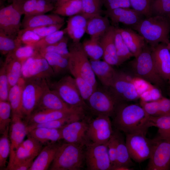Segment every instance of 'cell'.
Instances as JSON below:
<instances>
[{
	"instance_id": "cell-1",
	"label": "cell",
	"mask_w": 170,
	"mask_h": 170,
	"mask_svg": "<svg viewBox=\"0 0 170 170\" xmlns=\"http://www.w3.org/2000/svg\"><path fill=\"white\" fill-rule=\"evenodd\" d=\"M122 102L118 105L113 116L116 129L125 134L135 132L146 133L150 127V116L139 104Z\"/></svg>"
},
{
	"instance_id": "cell-2",
	"label": "cell",
	"mask_w": 170,
	"mask_h": 170,
	"mask_svg": "<svg viewBox=\"0 0 170 170\" xmlns=\"http://www.w3.org/2000/svg\"><path fill=\"white\" fill-rule=\"evenodd\" d=\"M132 29L141 35L151 47L160 43L168 45L170 42V20L165 17H145Z\"/></svg>"
},
{
	"instance_id": "cell-3",
	"label": "cell",
	"mask_w": 170,
	"mask_h": 170,
	"mask_svg": "<svg viewBox=\"0 0 170 170\" xmlns=\"http://www.w3.org/2000/svg\"><path fill=\"white\" fill-rule=\"evenodd\" d=\"M151 51V47L147 44L139 55L128 62L126 70L124 71L146 80L161 90L164 88L165 81L156 70Z\"/></svg>"
},
{
	"instance_id": "cell-4",
	"label": "cell",
	"mask_w": 170,
	"mask_h": 170,
	"mask_svg": "<svg viewBox=\"0 0 170 170\" xmlns=\"http://www.w3.org/2000/svg\"><path fill=\"white\" fill-rule=\"evenodd\" d=\"M84 146L66 142L60 144L50 170H79L85 163Z\"/></svg>"
},
{
	"instance_id": "cell-5",
	"label": "cell",
	"mask_w": 170,
	"mask_h": 170,
	"mask_svg": "<svg viewBox=\"0 0 170 170\" xmlns=\"http://www.w3.org/2000/svg\"><path fill=\"white\" fill-rule=\"evenodd\" d=\"M68 48L70 53L69 71L74 78L81 77L97 88L98 85L96 76L82 43L73 42L68 47Z\"/></svg>"
},
{
	"instance_id": "cell-6",
	"label": "cell",
	"mask_w": 170,
	"mask_h": 170,
	"mask_svg": "<svg viewBox=\"0 0 170 170\" xmlns=\"http://www.w3.org/2000/svg\"><path fill=\"white\" fill-rule=\"evenodd\" d=\"M48 85V80L45 79H24L21 107V114L24 119L35 110L44 91Z\"/></svg>"
},
{
	"instance_id": "cell-7",
	"label": "cell",
	"mask_w": 170,
	"mask_h": 170,
	"mask_svg": "<svg viewBox=\"0 0 170 170\" xmlns=\"http://www.w3.org/2000/svg\"><path fill=\"white\" fill-rule=\"evenodd\" d=\"M88 110L97 116H113L120 102L109 87H97L86 102Z\"/></svg>"
},
{
	"instance_id": "cell-8",
	"label": "cell",
	"mask_w": 170,
	"mask_h": 170,
	"mask_svg": "<svg viewBox=\"0 0 170 170\" xmlns=\"http://www.w3.org/2000/svg\"><path fill=\"white\" fill-rule=\"evenodd\" d=\"M48 84L50 88L54 90L69 105L88 110L86 103L81 96L75 79L73 76L66 75L59 81Z\"/></svg>"
},
{
	"instance_id": "cell-9",
	"label": "cell",
	"mask_w": 170,
	"mask_h": 170,
	"mask_svg": "<svg viewBox=\"0 0 170 170\" xmlns=\"http://www.w3.org/2000/svg\"><path fill=\"white\" fill-rule=\"evenodd\" d=\"M146 134L141 132L126 134L125 142L131 158L138 163L150 158L155 144V139L147 138Z\"/></svg>"
},
{
	"instance_id": "cell-10",
	"label": "cell",
	"mask_w": 170,
	"mask_h": 170,
	"mask_svg": "<svg viewBox=\"0 0 170 170\" xmlns=\"http://www.w3.org/2000/svg\"><path fill=\"white\" fill-rule=\"evenodd\" d=\"M20 2L12 3L0 10V31L7 35L16 38L21 27L22 14Z\"/></svg>"
},
{
	"instance_id": "cell-11",
	"label": "cell",
	"mask_w": 170,
	"mask_h": 170,
	"mask_svg": "<svg viewBox=\"0 0 170 170\" xmlns=\"http://www.w3.org/2000/svg\"><path fill=\"white\" fill-rule=\"evenodd\" d=\"M85 146V163L88 170H111L107 143L100 144L90 142Z\"/></svg>"
},
{
	"instance_id": "cell-12",
	"label": "cell",
	"mask_w": 170,
	"mask_h": 170,
	"mask_svg": "<svg viewBox=\"0 0 170 170\" xmlns=\"http://www.w3.org/2000/svg\"><path fill=\"white\" fill-rule=\"evenodd\" d=\"M54 75L47 60L38 51L22 64L21 77L24 79L42 78L48 80Z\"/></svg>"
},
{
	"instance_id": "cell-13",
	"label": "cell",
	"mask_w": 170,
	"mask_h": 170,
	"mask_svg": "<svg viewBox=\"0 0 170 170\" xmlns=\"http://www.w3.org/2000/svg\"><path fill=\"white\" fill-rule=\"evenodd\" d=\"M110 117L98 115L89 122L87 134L90 142L101 144L108 141L114 132Z\"/></svg>"
},
{
	"instance_id": "cell-14",
	"label": "cell",
	"mask_w": 170,
	"mask_h": 170,
	"mask_svg": "<svg viewBox=\"0 0 170 170\" xmlns=\"http://www.w3.org/2000/svg\"><path fill=\"white\" fill-rule=\"evenodd\" d=\"M146 169L168 170L170 168V138L158 136Z\"/></svg>"
},
{
	"instance_id": "cell-15",
	"label": "cell",
	"mask_w": 170,
	"mask_h": 170,
	"mask_svg": "<svg viewBox=\"0 0 170 170\" xmlns=\"http://www.w3.org/2000/svg\"><path fill=\"white\" fill-rule=\"evenodd\" d=\"M28 133L27 126L23 118L18 115H12L8 133L10 152L6 170L11 165L18 148Z\"/></svg>"
},
{
	"instance_id": "cell-16",
	"label": "cell",
	"mask_w": 170,
	"mask_h": 170,
	"mask_svg": "<svg viewBox=\"0 0 170 170\" xmlns=\"http://www.w3.org/2000/svg\"><path fill=\"white\" fill-rule=\"evenodd\" d=\"M88 123L83 119L66 124L60 128L62 139L66 142L85 146L90 143L87 134Z\"/></svg>"
},
{
	"instance_id": "cell-17",
	"label": "cell",
	"mask_w": 170,
	"mask_h": 170,
	"mask_svg": "<svg viewBox=\"0 0 170 170\" xmlns=\"http://www.w3.org/2000/svg\"><path fill=\"white\" fill-rule=\"evenodd\" d=\"M111 91L120 102H130L140 99L135 86L131 82L123 77L118 73L110 87Z\"/></svg>"
},
{
	"instance_id": "cell-18",
	"label": "cell",
	"mask_w": 170,
	"mask_h": 170,
	"mask_svg": "<svg viewBox=\"0 0 170 170\" xmlns=\"http://www.w3.org/2000/svg\"><path fill=\"white\" fill-rule=\"evenodd\" d=\"M27 136L18 148L11 166L7 170H11L16 165L22 162L34 159L43 148V144L34 138Z\"/></svg>"
},
{
	"instance_id": "cell-19",
	"label": "cell",
	"mask_w": 170,
	"mask_h": 170,
	"mask_svg": "<svg viewBox=\"0 0 170 170\" xmlns=\"http://www.w3.org/2000/svg\"><path fill=\"white\" fill-rule=\"evenodd\" d=\"M151 54L157 72L166 82L170 76V52L167 45L160 43L151 47Z\"/></svg>"
},
{
	"instance_id": "cell-20",
	"label": "cell",
	"mask_w": 170,
	"mask_h": 170,
	"mask_svg": "<svg viewBox=\"0 0 170 170\" xmlns=\"http://www.w3.org/2000/svg\"><path fill=\"white\" fill-rule=\"evenodd\" d=\"M82 107L66 110H43L35 111L24 119L27 125L40 124L63 118L73 114L85 112Z\"/></svg>"
},
{
	"instance_id": "cell-21",
	"label": "cell",
	"mask_w": 170,
	"mask_h": 170,
	"mask_svg": "<svg viewBox=\"0 0 170 170\" xmlns=\"http://www.w3.org/2000/svg\"><path fill=\"white\" fill-rule=\"evenodd\" d=\"M104 13L113 23H122L131 27V28L145 17L131 8L106 9L104 11Z\"/></svg>"
},
{
	"instance_id": "cell-22",
	"label": "cell",
	"mask_w": 170,
	"mask_h": 170,
	"mask_svg": "<svg viewBox=\"0 0 170 170\" xmlns=\"http://www.w3.org/2000/svg\"><path fill=\"white\" fill-rule=\"evenodd\" d=\"M76 108L65 103L58 93L48 85L44 91L34 111L43 110H66Z\"/></svg>"
},
{
	"instance_id": "cell-23",
	"label": "cell",
	"mask_w": 170,
	"mask_h": 170,
	"mask_svg": "<svg viewBox=\"0 0 170 170\" xmlns=\"http://www.w3.org/2000/svg\"><path fill=\"white\" fill-rule=\"evenodd\" d=\"M115 28L111 25L99 41L103 52V60L112 66H118L115 42Z\"/></svg>"
},
{
	"instance_id": "cell-24",
	"label": "cell",
	"mask_w": 170,
	"mask_h": 170,
	"mask_svg": "<svg viewBox=\"0 0 170 170\" xmlns=\"http://www.w3.org/2000/svg\"><path fill=\"white\" fill-rule=\"evenodd\" d=\"M65 22L64 18L54 13L24 15L21 22V27L23 28H30Z\"/></svg>"
},
{
	"instance_id": "cell-25",
	"label": "cell",
	"mask_w": 170,
	"mask_h": 170,
	"mask_svg": "<svg viewBox=\"0 0 170 170\" xmlns=\"http://www.w3.org/2000/svg\"><path fill=\"white\" fill-rule=\"evenodd\" d=\"M90 61L92 70L102 85L110 87L116 75L117 71L104 60Z\"/></svg>"
},
{
	"instance_id": "cell-26",
	"label": "cell",
	"mask_w": 170,
	"mask_h": 170,
	"mask_svg": "<svg viewBox=\"0 0 170 170\" xmlns=\"http://www.w3.org/2000/svg\"><path fill=\"white\" fill-rule=\"evenodd\" d=\"M117 28L134 57H137L147 44L144 38L132 28Z\"/></svg>"
},
{
	"instance_id": "cell-27",
	"label": "cell",
	"mask_w": 170,
	"mask_h": 170,
	"mask_svg": "<svg viewBox=\"0 0 170 170\" xmlns=\"http://www.w3.org/2000/svg\"><path fill=\"white\" fill-rule=\"evenodd\" d=\"M52 143L44 147L36 158L29 170H46L53 161L59 144Z\"/></svg>"
},
{
	"instance_id": "cell-28",
	"label": "cell",
	"mask_w": 170,
	"mask_h": 170,
	"mask_svg": "<svg viewBox=\"0 0 170 170\" xmlns=\"http://www.w3.org/2000/svg\"><path fill=\"white\" fill-rule=\"evenodd\" d=\"M87 20L81 14H77L68 19L65 29L74 42H79L86 32Z\"/></svg>"
},
{
	"instance_id": "cell-29",
	"label": "cell",
	"mask_w": 170,
	"mask_h": 170,
	"mask_svg": "<svg viewBox=\"0 0 170 170\" xmlns=\"http://www.w3.org/2000/svg\"><path fill=\"white\" fill-rule=\"evenodd\" d=\"M111 26L107 16L99 15L87 20L86 32L90 37L100 39Z\"/></svg>"
},
{
	"instance_id": "cell-30",
	"label": "cell",
	"mask_w": 170,
	"mask_h": 170,
	"mask_svg": "<svg viewBox=\"0 0 170 170\" xmlns=\"http://www.w3.org/2000/svg\"><path fill=\"white\" fill-rule=\"evenodd\" d=\"M27 135L34 138L43 144L55 143L62 139L60 128H36L29 131Z\"/></svg>"
},
{
	"instance_id": "cell-31",
	"label": "cell",
	"mask_w": 170,
	"mask_h": 170,
	"mask_svg": "<svg viewBox=\"0 0 170 170\" xmlns=\"http://www.w3.org/2000/svg\"><path fill=\"white\" fill-rule=\"evenodd\" d=\"M38 53L47 60L54 75L63 74L69 71L68 58L54 53Z\"/></svg>"
},
{
	"instance_id": "cell-32",
	"label": "cell",
	"mask_w": 170,
	"mask_h": 170,
	"mask_svg": "<svg viewBox=\"0 0 170 170\" xmlns=\"http://www.w3.org/2000/svg\"><path fill=\"white\" fill-rule=\"evenodd\" d=\"M117 130V131L114 132L116 146V162L115 165L112 167L119 166L130 167L133 165V162L127 147L125 140L118 132L119 131Z\"/></svg>"
},
{
	"instance_id": "cell-33",
	"label": "cell",
	"mask_w": 170,
	"mask_h": 170,
	"mask_svg": "<svg viewBox=\"0 0 170 170\" xmlns=\"http://www.w3.org/2000/svg\"><path fill=\"white\" fill-rule=\"evenodd\" d=\"M9 88L17 84L21 76L22 64L18 60L7 55L4 62Z\"/></svg>"
},
{
	"instance_id": "cell-34",
	"label": "cell",
	"mask_w": 170,
	"mask_h": 170,
	"mask_svg": "<svg viewBox=\"0 0 170 170\" xmlns=\"http://www.w3.org/2000/svg\"><path fill=\"white\" fill-rule=\"evenodd\" d=\"M84 113H76L63 118L45 123L27 125L28 132L31 130L36 128L60 129L67 124L83 119Z\"/></svg>"
},
{
	"instance_id": "cell-35",
	"label": "cell",
	"mask_w": 170,
	"mask_h": 170,
	"mask_svg": "<svg viewBox=\"0 0 170 170\" xmlns=\"http://www.w3.org/2000/svg\"><path fill=\"white\" fill-rule=\"evenodd\" d=\"M24 81V79L21 77L17 84L10 87L8 97V101L12 109V115H17L22 117L21 112V95Z\"/></svg>"
},
{
	"instance_id": "cell-36",
	"label": "cell",
	"mask_w": 170,
	"mask_h": 170,
	"mask_svg": "<svg viewBox=\"0 0 170 170\" xmlns=\"http://www.w3.org/2000/svg\"><path fill=\"white\" fill-rule=\"evenodd\" d=\"M82 44L84 51L90 60H97L103 58V52L99 39L90 37L84 40Z\"/></svg>"
},
{
	"instance_id": "cell-37",
	"label": "cell",
	"mask_w": 170,
	"mask_h": 170,
	"mask_svg": "<svg viewBox=\"0 0 170 170\" xmlns=\"http://www.w3.org/2000/svg\"><path fill=\"white\" fill-rule=\"evenodd\" d=\"M150 127L157 128L158 137L170 138V114L159 116H150Z\"/></svg>"
},
{
	"instance_id": "cell-38",
	"label": "cell",
	"mask_w": 170,
	"mask_h": 170,
	"mask_svg": "<svg viewBox=\"0 0 170 170\" xmlns=\"http://www.w3.org/2000/svg\"><path fill=\"white\" fill-rule=\"evenodd\" d=\"M81 0H71L55 7L53 13L61 16H72L81 13Z\"/></svg>"
},
{
	"instance_id": "cell-39",
	"label": "cell",
	"mask_w": 170,
	"mask_h": 170,
	"mask_svg": "<svg viewBox=\"0 0 170 170\" xmlns=\"http://www.w3.org/2000/svg\"><path fill=\"white\" fill-rule=\"evenodd\" d=\"M82 8L80 14L87 20L101 15L103 0H81Z\"/></svg>"
},
{
	"instance_id": "cell-40",
	"label": "cell",
	"mask_w": 170,
	"mask_h": 170,
	"mask_svg": "<svg viewBox=\"0 0 170 170\" xmlns=\"http://www.w3.org/2000/svg\"><path fill=\"white\" fill-rule=\"evenodd\" d=\"M115 42L119 66L134 56L124 42L117 27L115 28Z\"/></svg>"
},
{
	"instance_id": "cell-41",
	"label": "cell",
	"mask_w": 170,
	"mask_h": 170,
	"mask_svg": "<svg viewBox=\"0 0 170 170\" xmlns=\"http://www.w3.org/2000/svg\"><path fill=\"white\" fill-rule=\"evenodd\" d=\"M12 111L8 101H0V133L9 132Z\"/></svg>"
},
{
	"instance_id": "cell-42",
	"label": "cell",
	"mask_w": 170,
	"mask_h": 170,
	"mask_svg": "<svg viewBox=\"0 0 170 170\" xmlns=\"http://www.w3.org/2000/svg\"><path fill=\"white\" fill-rule=\"evenodd\" d=\"M22 45L16 38H13L0 31V52L7 55Z\"/></svg>"
},
{
	"instance_id": "cell-43",
	"label": "cell",
	"mask_w": 170,
	"mask_h": 170,
	"mask_svg": "<svg viewBox=\"0 0 170 170\" xmlns=\"http://www.w3.org/2000/svg\"><path fill=\"white\" fill-rule=\"evenodd\" d=\"M68 38L64 36L59 41L49 45L42 48L37 51L39 52H53L69 58L70 53L68 45Z\"/></svg>"
},
{
	"instance_id": "cell-44",
	"label": "cell",
	"mask_w": 170,
	"mask_h": 170,
	"mask_svg": "<svg viewBox=\"0 0 170 170\" xmlns=\"http://www.w3.org/2000/svg\"><path fill=\"white\" fill-rule=\"evenodd\" d=\"M151 15L165 17L170 20V0H151Z\"/></svg>"
},
{
	"instance_id": "cell-45",
	"label": "cell",
	"mask_w": 170,
	"mask_h": 170,
	"mask_svg": "<svg viewBox=\"0 0 170 170\" xmlns=\"http://www.w3.org/2000/svg\"><path fill=\"white\" fill-rule=\"evenodd\" d=\"M37 51L33 46L24 45L18 47L7 55L18 60L22 64L27 59L34 55Z\"/></svg>"
},
{
	"instance_id": "cell-46",
	"label": "cell",
	"mask_w": 170,
	"mask_h": 170,
	"mask_svg": "<svg viewBox=\"0 0 170 170\" xmlns=\"http://www.w3.org/2000/svg\"><path fill=\"white\" fill-rule=\"evenodd\" d=\"M8 133L7 132L1 134L0 138V170L6 167L7 160L10 154V143Z\"/></svg>"
},
{
	"instance_id": "cell-47",
	"label": "cell",
	"mask_w": 170,
	"mask_h": 170,
	"mask_svg": "<svg viewBox=\"0 0 170 170\" xmlns=\"http://www.w3.org/2000/svg\"><path fill=\"white\" fill-rule=\"evenodd\" d=\"M66 33L65 28L60 30L41 38L32 46L37 50L39 49L54 44L60 40Z\"/></svg>"
},
{
	"instance_id": "cell-48",
	"label": "cell",
	"mask_w": 170,
	"mask_h": 170,
	"mask_svg": "<svg viewBox=\"0 0 170 170\" xmlns=\"http://www.w3.org/2000/svg\"><path fill=\"white\" fill-rule=\"evenodd\" d=\"M74 78L81 96L86 103L97 88L81 77Z\"/></svg>"
},
{
	"instance_id": "cell-49",
	"label": "cell",
	"mask_w": 170,
	"mask_h": 170,
	"mask_svg": "<svg viewBox=\"0 0 170 170\" xmlns=\"http://www.w3.org/2000/svg\"><path fill=\"white\" fill-rule=\"evenodd\" d=\"M16 37L22 44L32 46L41 39L32 31L28 28L21 29Z\"/></svg>"
},
{
	"instance_id": "cell-50",
	"label": "cell",
	"mask_w": 170,
	"mask_h": 170,
	"mask_svg": "<svg viewBox=\"0 0 170 170\" xmlns=\"http://www.w3.org/2000/svg\"><path fill=\"white\" fill-rule=\"evenodd\" d=\"M9 88L4 63L0 69V101H8Z\"/></svg>"
},
{
	"instance_id": "cell-51",
	"label": "cell",
	"mask_w": 170,
	"mask_h": 170,
	"mask_svg": "<svg viewBox=\"0 0 170 170\" xmlns=\"http://www.w3.org/2000/svg\"><path fill=\"white\" fill-rule=\"evenodd\" d=\"M131 7L145 17L151 16V0H129Z\"/></svg>"
},
{
	"instance_id": "cell-52",
	"label": "cell",
	"mask_w": 170,
	"mask_h": 170,
	"mask_svg": "<svg viewBox=\"0 0 170 170\" xmlns=\"http://www.w3.org/2000/svg\"><path fill=\"white\" fill-rule=\"evenodd\" d=\"M65 24V22L28 29L32 31L42 38L60 30Z\"/></svg>"
},
{
	"instance_id": "cell-53",
	"label": "cell",
	"mask_w": 170,
	"mask_h": 170,
	"mask_svg": "<svg viewBox=\"0 0 170 170\" xmlns=\"http://www.w3.org/2000/svg\"><path fill=\"white\" fill-rule=\"evenodd\" d=\"M103 4L106 10L131 8L129 0H103Z\"/></svg>"
},
{
	"instance_id": "cell-54",
	"label": "cell",
	"mask_w": 170,
	"mask_h": 170,
	"mask_svg": "<svg viewBox=\"0 0 170 170\" xmlns=\"http://www.w3.org/2000/svg\"><path fill=\"white\" fill-rule=\"evenodd\" d=\"M107 146L112 167L115 165L116 158V142L114 132L111 138L107 142Z\"/></svg>"
},
{
	"instance_id": "cell-55",
	"label": "cell",
	"mask_w": 170,
	"mask_h": 170,
	"mask_svg": "<svg viewBox=\"0 0 170 170\" xmlns=\"http://www.w3.org/2000/svg\"><path fill=\"white\" fill-rule=\"evenodd\" d=\"M159 103V116L170 114V98L163 96L158 99Z\"/></svg>"
},
{
	"instance_id": "cell-56",
	"label": "cell",
	"mask_w": 170,
	"mask_h": 170,
	"mask_svg": "<svg viewBox=\"0 0 170 170\" xmlns=\"http://www.w3.org/2000/svg\"><path fill=\"white\" fill-rule=\"evenodd\" d=\"M34 159H31L18 164L12 168L11 170H29Z\"/></svg>"
},
{
	"instance_id": "cell-57",
	"label": "cell",
	"mask_w": 170,
	"mask_h": 170,
	"mask_svg": "<svg viewBox=\"0 0 170 170\" xmlns=\"http://www.w3.org/2000/svg\"><path fill=\"white\" fill-rule=\"evenodd\" d=\"M132 168H131L129 167L122 166H116L114 167H113L111 168V170H133L132 169Z\"/></svg>"
},
{
	"instance_id": "cell-58",
	"label": "cell",
	"mask_w": 170,
	"mask_h": 170,
	"mask_svg": "<svg viewBox=\"0 0 170 170\" xmlns=\"http://www.w3.org/2000/svg\"><path fill=\"white\" fill-rule=\"evenodd\" d=\"M70 0H58L55 4V7H57Z\"/></svg>"
},
{
	"instance_id": "cell-59",
	"label": "cell",
	"mask_w": 170,
	"mask_h": 170,
	"mask_svg": "<svg viewBox=\"0 0 170 170\" xmlns=\"http://www.w3.org/2000/svg\"><path fill=\"white\" fill-rule=\"evenodd\" d=\"M54 4L57 2L58 0H49Z\"/></svg>"
},
{
	"instance_id": "cell-60",
	"label": "cell",
	"mask_w": 170,
	"mask_h": 170,
	"mask_svg": "<svg viewBox=\"0 0 170 170\" xmlns=\"http://www.w3.org/2000/svg\"><path fill=\"white\" fill-rule=\"evenodd\" d=\"M9 0V1H10L12 3L13 2L18 1H20L21 0Z\"/></svg>"
},
{
	"instance_id": "cell-61",
	"label": "cell",
	"mask_w": 170,
	"mask_h": 170,
	"mask_svg": "<svg viewBox=\"0 0 170 170\" xmlns=\"http://www.w3.org/2000/svg\"><path fill=\"white\" fill-rule=\"evenodd\" d=\"M169 96L170 98V86L169 88Z\"/></svg>"
},
{
	"instance_id": "cell-62",
	"label": "cell",
	"mask_w": 170,
	"mask_h": 170,
	"mask_svg": "<svg viewBox=\"0 0 170 170\" xmlns=\"http://www.w3.org/2000/svg\"><path fill=\"white\" fill-rule=\"evenodd\" d=\"M168 82H169V83L170 85V76H169V79L168 80Z\"/></svg>"
}]
</instances>
